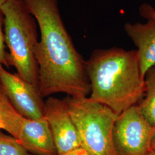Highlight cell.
Returning a JSON list of instances; mask_svg holds the SVG:
<instances>
[{"mask_svg":"<svg viewBox=\"0 0 155 155\" xmlns=\"http://www.w3.org/2000/svg\"><path fill=\"white\" fill-rule=\"evenodd\" d=\"M23 1L40 31L35 54L41 96L61 93L71 97H87L91 89L86 61L67 31L57 0Z\"/></svg>","mask_w":155,"mask_h":155,"instance_id":"obj_1","label":"cell"},{"mask_svg":"<svg viewBox=\"0 0 155 155\" xmlns=\"http://www.w3.org/2000/svg\"><path fill=\"white\" fill-rule=\"evenodd\" d=\"M89 98L119 116L141 99L145 91L137 50L111 48L94 51L86 61Z\"/></svg>","mask_w":155,"mask_h":155,"instance_id":"obj_2","label":"cell"},{"mask_svg":"<svg viewBox=\"0 0 155 155\" xmlns=\"http://www.w3.org/2000/svg\"><path fill=\"white\" fill-rule=\"evenodd\" d=\"M0 12L4 16L6 45L11 65L22 79L39 89V68L35 54L36 24L23 0H8Z\"/></svg>","mask_w":155,"mask_h":155,"instance_id":"obj_3","label":"cell"},{"mask_svg":"<svg viewBox=\"0 0 155 155\" xmlns=\"http://www.w3.org/2000/svg\"><path fill=\"white\" fill-rule=\"evenodd\" d=\"M64 100L83 148L91 155H117L113 140L116 114L87 97Z\"/></svg>","mask_w":155,"mask_h":155,"instance_id":"obj_4","label":"cell"},{"mask_svg":"<svg viewBox=\"0 0 155 155\" xmlns=\"http://www.w3.org/2000/svg\"><path fill=\"white\" fill-rule=\"evenodd\" d=\"M155 131L139 105L128 108L117 116L114 125L113 140L117 155H148Z\"/></svg>","mask_w":155,"mask_h":155,"instance_id":"obj_5","label":"cell"},{"mask_svg":"<svg viewBox=\"0 0 155 155\" xmlns=\"http://www.w3.org/2000/svg\"><path fill=\"white\" fill-rule=\"evenodd\" d=\"M0 83L12 105L22 116L29 120L45 118V102L37 87L0 65Z\"/></svg>","mask_w":155,"mask_h":155,"instance_id":"obj_6","label":"cell"},{"mask_svg":"<svg viewBox=\"0 0 155 155\" xmlns=\"http://www.w3.org/2000/svg\"><path fill=\"white\" fill-rule=\"evenodd\" d=\"M45 118L49 124L58 155L82 147L65 100L48 98L45 102Z\"/></svg>","mask_w":155,"mask_h":155,"instance_id":"obj_7","label":"cell"},{"mask_svg":"<svg viewBox=\"0 0 155 155\" xmlns=\"http://www.w3.org/2000/svg\"><path fill=\"white\" fill-rule=\"evenodd\" d=\"M18 141L29 153L35 155H58L53 136L45 118H25Z\"/></svg>","mask_w":155,"mask_h":155,"instance_id":"obj_8","label":"cell"},{"mask_svg":"<svg viewBox=\"0 0 155 155\" xmlns=\"http://www.w3.org/2000/svg\"><path fill=\"white\" fill-rule=\"evenodd\" d=\"M124 29L137 48L141 72L145 78L147 72L155 66V20L145 23L127 22Z\"/></svg>","mask_w":155,"mask_h":155,"instance_id":"obj_9","label":"cell"},{"mask_svg":"<svg viewBox=\"0 0 155 155\" xmlns=\"http://www.w3.org/2000/svg\"><path fill=\"white\" fill-rule=\"evenodd\" d=\"M25 119L12 105L0 83V130H5L18 140Z\"/></svg>","mask_w":155,"mask_h":155,"instance_id":"obj_10","label":"cell"},{"mask_svg":"<svg viewBox=\"0 0 155 155\" xmlns=\"http://www.w3.org/2000/svg\"><path fill=\"white\" fill-rule=\"evenodd\" d=\"M144 81L145 96L139 106L145 118L155 127V66L147 72Z\"/></svg>","mask_w":155,"mask_h":155,"instance_id":"obj_11","label":"cell"},{"mask_svg":"<svg viewBox=\"0 0 155 155\" xmlns=\"http://www.w3.org/2000/svg\"><path fill=\"white\" fill-rule=\"evenodd\" d=\"M0 155H31L18 140L0 130Z\"/></svg>","mask_w":155,"mask_h":155,"instance_id":"obj_12","label":"cell"},{"mask_svg":"<svg viewBox=\"0 0 155 155\" xmlns=\"http://www.w3.org/2000/svg\"><path fill=\"white\" fill-rule=\"evenodd\" d=\"M5 43V35L2 29V19L0 14V65L8 67L11 66L9 54L6 52Z\"/></svg>","mask_w":155,"mask_h":155,"instance_id":"obj_13","label":"cell"},{"mask_svg":"<svg viewBox=\"0 0 155 155\" xmlns=\"http://www.w3.org/2000/svg\"><path fill=\"white\" fill-rule=\"evenodd\" d=\"M140 15L147 20H155V8L148 4H143L139 8Z\"/></svg>","mask_w":155,"mask_h":155,"instance_id":"obj_14","label":"cell"},{"mask_svg":"<svg viewBox=\"0 0 155 155\" xmlns=\"http://www.w3.org/2000/svg\"><path fill=\"white\" fill-rule=\"evenodd\" d=\"M60 155H91L89 152L83 147H81L77 149L72 150L66 153Z\"/></svg>","mask_w":155,"mask_h":155,"instance_id":"obj_15","label":"cell"},{"mask_svg":"<svg viewBox=\"0 0 155 155\" xmlns=\"http://www.w3.org/2000/svg\"><path fill=\"white\" fill-rule=\"evenodd\" d=\"M151 150L155 152V131L151 142Z\"/></svg>","mask_w":155,"mask_h":155,"instance_id":"obj_16","label":"cell"},{"mask_svg":"<svg viewBox=\"0 0 155 155\" xmlns=\"http://www.w3.org/2000/svg\"><path fill=\"white\" fill-rule=\"evenodd\" d=\"M7 1H8V0H0V9L1 8V7H2V6L4 5L5 4Z\"/></svg>","mask_w":155,"mask_h":155,"instance_id":"obj_17","label":"cell"},{"mask_svg":"<svg viewBox=\"0 0 155 155\" xmlns=\"http://www.w3.org/2000/svg\"><path fill=\"white\" fill-rule=\"evenodd\" d=\"M147 155H155V152L150 150V152L148 153V154Z\"/></svg>","mask_w":155,"mask_h":155,"instance_id":"obj_18","label":"cell"},{"mask_svg":"<svg viewBox=\"0 0 155 155\" xmlns=\"http://www.w3.org/2000/svg\"></svg>","mask_w":155,"mask_h":155,"instance_id":"obj_19","label":"cell"}]
</instances>
